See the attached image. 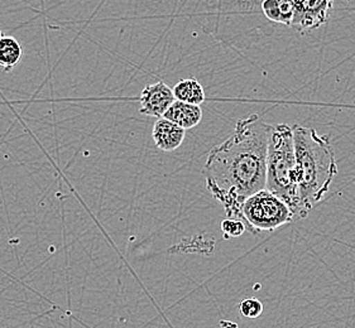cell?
Wrapping results in <instances>:
<instances>
[{"instance_id": "cell-13", "label": "cell", "mask_w": 355, "mask_h": 328, "mask_svg": "<svg viewBox=\"0 0 355 328\" xmlns=\"http://www.w3.org/2000/svg\"><path fill=\"white\" fill-rule=\"evenodd\" d=\"M241 313L247 318H258L263 313L262 302L257 298H247L241 303Z\"/></svg>"}, {"instance_id": "cell-4", "label": "cell", "mask_w": 355, "mask_h": 328, "mask_svg": "<svg viewBox=\"0 0 355 328\" xmlns=\"http://www.w3.org/2000/svg\"><path fill=\"white\" fill-rule=\"evenodd\" d=\"M296 219L291 207L264 188L244 201L242 220L252 233H270Z\"/></svg>"}, {"instance_id": "cell-5", "label": "cell", "mask_w": 355, "mask_h": 328, "mask_svg": "<svg viewBox=\"0 0 355 328\" xmlns=\"http://www.w3.org/2000/svg\"><path fill=\"white\" fill-rule=\"evenodd\" d=\"M295 4L296 10L291 26L301 33H306L327 23L334 0H300Z\"/></svg>"}, {"instance_id": "cell-14", "label": "cell", "mask_w": 355, "mask_h": 328, "mask_svg": "<svg viewBox=\"0 0 355 328\" xmlns=\"http://www.w3.org/2000/svg\"><path fill=\"white\" fill-rule=\"evenodd\" d=\"M221 328H239L235 323L230 321H220Z\"/></svg>"}, {"instance_id": "cell-15", "label": "cell", "mask_w": 355, "mask_h": 328, "mask_svg": "<svg viewBox=\"0 0 355 328\" xmlns=\"http://www.w3.org/2000/svg\"><path fill=\"white\" fill-rule=\"evenodd\" d=\"M1 37H3V35H1V30H0V39H1Z\"/></svg>"}, {"instance_id": "cell-1", "label": "cell", "mask_w": 355, "mask_h": 328, "mask_svg": "<svg viewBox=\"0 0 355 328\" xmlns=\"http://www.w3.org/2000/svg\"><path fill=\"white\" fill-rule=\"evenodd\" d=\"M270 127L250 115L236 122L234 133L207 156L206 187L227 217L242 220L244 201L266 188Z\"/></svg>"}, {"instance_id": "cell-17", "label": "cell", "mask_w": 355, "mask_h": 328, "mask_svg": "<svg viewBox=\"0 0 355 328\" xmlns=\"http://www.w3.org/2000/svg\"><path fill=\"white\" fill-rule=\"evenodd\" d=\"M262 1H263V0H262Z\"/></svg>"}, {"instance_id": "cell-9", "label": "cell", "mask_w": 355, "mask_h": 328, "mask_svg": "<svg viewBox=\"0 0 355 328\" xmlns=\"http://www.w3.org/2000/svg\"><path fill=\"white\" fill-rule=\"evenodd\" d=\"M296 4L293 0H263L262 12L267 19L291 26Z\"/></svg>"}, {"instance_id": "cell-11", "label": "cell", "mask_w": 355, "mask_h": 328, "mask_svg": "<svg viewBox=\"0 0 355 328\" xmlns=\"http://www.w3.org/2000/svg\"><path fill=\"white\" fill-rule=\"evenodd\" d=\"M23 58V48L15 37L3 36L0 39V66L10 72Z\"/></svg>"}, {"instance_id": "cell-3", "label": "cell", "mask_w": 355, "mask_h": 328, "mask_svg": "<svg viewBox=\"0 0 355 328\" xmlns=\"http://www.w3.org/2000/svg\"><path fill=\"white\" fill-rule=\"evenodd\" d=\"M266 188L291 207L296 217L302 219L293 130L287 124L270 127Z\"/></svg>"}, {"instance_id": "cell-6", "label": "cell", "mask_w": 355, "mask_h": 328, "mask_svg": "<svg viewBox=\"0 0 355 328\" xmlns=\"http://www.w3.org/2000/svg\"><path fill=\"white\" fill-rule=\"evenodd\" d=\"M139 113L153 118H164L166 111L176 101L173 90L164 81L146 86L141 93Z\"/></svg>"}, {"instance_id": "cell-10", "label": "cell", "mask_w": 355, "mask_h": 328, "mask_svg": "<svg viewBox=\"0 0 355 328\" xmlns=\"http://www.w3.org/2000/svg\"><path fill=\"white\" fill-rule=\"evenodd\" d=\"M176 100L193 105H201L205 101V91L196 79H182L172 89Z\"/></svg>"}, {"instance_id": "cell-2", "label": "cell", "mask_w": 355, "mask_h": 328, "mask_svg": "<svg viewBox=\"0 0 355 328\" xmlns=\"http://www.w3.org/2000/svg\"><path fill=\"white\" fill-rule=\"evenodd\" d=\"M293 142L297 161V185L302 219L325 197L338 174L334 150L327 136L313 128L295 125Z\"/></svg>"}, {"instance_id": "cell-7", "label": "cell", "mask_w": 355, "mask_h": 328, "mask_svg": "<svg viewBox=\"0 0 355 328\" xmlns=\"http://www.w3.org/2000/svg\"><path fill=\"white\" fill-rule=\"evenodd\" d=\"M186 130L178 124L171 122L166 118H159L152 130L153 142L158 149L164 152H173L181 147L185 139Z\"/></svg>"}, {"instance_id": "cell-16", "label": "cell", "mask_w": 355, "mask_h": 328, "mask_svg": "<svg viewBox=\"0 0 355 328\" xmlns=\"http://www.w3.org/2000/svg\"><path fill=\"white\" fill-rule=\"evenodd\" d=\"M293 1H295V3H296V1H300V0H293Z\"/></svg>"}, {"instance_id": "cell-8", "label": "cell", "mask_w": 355, "mask_h": 328, "mask_svg": "<svg viewBox=\"0 0 355 328\" xmlns=\"http://www.w3.org/2000/svg\"><path fill=\"white\" fill-rule=\"evenodd\" d=\"M164 118L187 130L199 125L202 119V110L200 105L176 100L166 111Z\"/></svg>"}, {"instance_id": "cell-12", "label": "cell", "mask_w": 355, "mask_h": 328, "mask_svg": "<svg viewBox=\"0 0 355 328\" xmlns=\"http://www.w3.org/2000/svg\"><path fill=\"white\" fill-rule=\"evenodd\" d=\"M245 230H248L247 225L239 219L227 217L225 220H223V222H221V231H223L224 239L239 237L245 233Z\"/></svg>"}]
</instances>
